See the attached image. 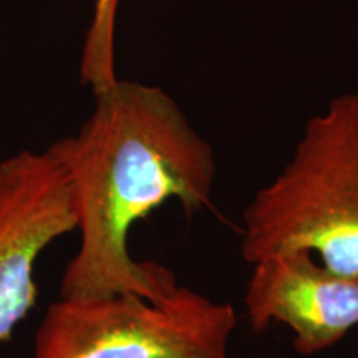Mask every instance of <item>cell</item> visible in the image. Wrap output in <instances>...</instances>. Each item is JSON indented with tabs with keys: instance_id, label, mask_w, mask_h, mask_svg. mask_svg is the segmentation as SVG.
Listing matches in <instances>:
<instances>
[{
	"instance_id": "obj_1",
	"label": "cell",
	"mask_w": 358,
	"mask_h": 358,
	"mask_svg": "<svg viewBox=\"0 0 358 358\" xmlns=\"http://www.w3.org/2000/svg\"><path fill=\"white\" fill-rule=\"evenodd\" d=\"M71 136L53 143L73 192L80 245L65 268L60 297L133 292L161 299L174 272L140 262L129 232L169 201L187 217L208 208L217 178L214 148L156 85L116 80Z\"/></svg>"
},
{
	"instance_id": "obj_2",
	"label": "cell",
	"mask_w": 358,
	"mask_h": 358,
	"mask_svg": "<svg viewBox=\"0 0 358 358\" xmlns=\"http://www.w3.org/2000/svg\"><path fill=\"white\" fill-rule=\"evenodd\" d=\"M284 252L358 275V92L308 118L284 169L245 206L244 261Z\"/></svg>"
},
{
	"instance_id": "obj_3",
	"label": "cell",
	"mask_w": 358,
	"mask_h": 358,
	"mask_svg": "<svg viewBox=\"0 0 358 358\" xmlns=\"http://www.w3.org/2000/svg\"><path fill=\"white\" fill-rule=\"evenodd\" d=\"M236 327L231 303L186 285L161 299L60 297L35 334L32 358H229Z\"/></svg>"
},
{
	"instance_id": "obj_4",
	"label": "cell",
	"mask_w": 358,
	"mask_h": 358,
	"mask_svg": "<svg viewBox=\"0 0 358 358\" xmlns=\"http://www.w3.org/2000/svg\"><path fill=\"white\" fill-rule=\"evenodd\" d=\"M73 231L70 178L52 145L0 161V343L35 306L34 268L40 254Z\"/></svg>"
},
{
	"instance_id": "obj_5",
	"label": "cell",
	"mask_w": 358,
	"mask_h": 358,
	"mask_svg": "<svg viewBox=\"0 0 358 358\" xmlns=\"http://www.w3.org/2000/svg\"><path fill=\"white\" fill-rule=\"evenodd\" d=\"M244 292L250 329L285 325L301 355H315L358 327V275L340 274L307 252H284L250 264Z\"/></svg>"
},
{
	"instance_id": "obj_6",
	"label": "cell",
	"mask_w": 358,
	"mask_h": 358,
	"mask_svg": "<svg viewBox=\"0 0 358 358\" xmlns=\"http://www.w3.org/2000/svg\"><path fill=\"white\" fill-rule=\"evenodd\" d=\"M120 0H93V13L80 58V78L93 95L105 92L116 80L115 27Z\"/></svg>"
}]
</instances>
